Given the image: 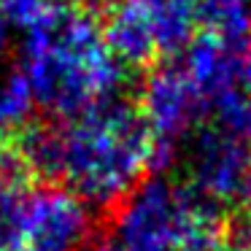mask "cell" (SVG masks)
Instances as JSON below:
<instances>
[{"mask_svg": "<svg viewBox=\"0 0 251 251\" xmlns=\"http://www.w3.org/2000/svg\"><path fill=\"white\" fill-rule=\"evenodd\" d=\"M22 57L35 103L62 119L114 98L125 81V65L105 46L103 19L81 0H54L27 30Z\"/></svg>", "mask_w": 251, "mask_h": 251, "instance_id": "6da1fadb", "label": "cell"}, {"mask_svg": "<svg viewBox=\"0 0 251 251\" xmlns=\"http://www.w3.org/2000/svg\"><path fill=\"white\" fill-rule=\"evenodd\" d=\"M154 170V138L138 103L119 95L60 125V181L87 205L116 208Z\"/></svg>", "mask_w": 251, "mask_h": 251, "instance_id": "7a4b0ae2", "label": "cell"}, {"mask_svg": "<svg viewBox=\"0 0 251 251\" xmlns=\"http://www.w3.org/2000/svg\"><path fill=\"white\" fill-rule=\"evenodd\" d=\"M138 108L154 138V170H165L173 162L178 143L195 127L197 116L205 114L184 68L170 62L154 65L146 73Z\"/></svg>", "mask_w": 251, "mask_h": 251, "instance_id": "3957f363", "label": "cell"}, {"mask_svg": "<svg viewBox=\"0 0 251 251\" xmlns=\"http://www.w3.org/2000/svg\"><path fill=\"white\" fill-rule=\"evenodd\" d=\"M186 184L229 211L240 205L251 208V149L224 127H205L197 132L192 146V168Z\"/></svg>", "mask_w": 251, "mask_h": 251, "instance_id": "277c9868", "label": "cell"}, {"mask_svg": "<svg viewBox=\"0 0 251 251\" xmlns=\"http://www.w3.org/2000/svg\"><path fill=\"white\" fill-rule=\"evenodd\" d=\"M92 235V213L78 195L62 186H35L27 208L25 246L41 251H78Z\"/></svg>", "mask_w": 251, "mask_h": 251, "instance_id": "5b68a950", "label": "cell"}, {"mask_svg": "<svg viewBox=\"0 0 251 251\" xmlns=\"http://www.w3.org/2000/svg\"><path fill=\"white\" fill-rule=\"evenodd\" d=\"M103 38L125 68L151 71L159 60L146 0H111L103 17Z\"/></svg>", "mask_w": 251, "mask_h": 251, "instance_id": "8992f818", "label": "cell"}, {"mask_svg": "<svg viewBox=\"0 0 251 251\" xmlns=\"http://www.w3.org/2000/svg\"><path fill=\"white\" fill-rule=\"evenodd\" d=\"M243 51L246 49L229 46L208 33L195 35V41L186 46V57L181 68H184L186 78H189L192 89L197 92L205 111H211V105L224 92L238 87Z\"/></svg>", "mask_w": 251, "mask_h": 251, "instance_id": "52a82bcc", "label": "cell"}, {"mask_svg": "<svg viewBox=\"0 0 251 251\" xmlns=\"http://www.w3.org/2000/svg\"><path fill=\"white\" fill-rule=\"evenodd\" d=\"M151 14L154 41L159 57H176L197 35V17L192 0H146Z\"/></svg>", "mask_w": 251, "mask_h": 251, "instance_id": "ba28073f", "label": "cell"}, {"mask_svg": "<svg viewBox=\"0 0 251 251\" xmlns=\"http://www.w3.org/2000/svg\"><path fill=\"white\" fill-rule=\"evenodd\" d=\"M200 33L246 49L251 44V0H192Z\"/></svg>", "mask_w": 251, "mask_h": 251, "instance_id": "9c48e42d", "label": "cell"}, {"mask_svg": "<svg viewBox=\"0 0 251 251\" xmlns=\"http://www.w3.org/2000/svg\"><path fill=\"white\" fill-rule=\"evenodd\" d=\"M33 184L0 173V251H19L27 238Z\"/></svg>", "mask_w": 251, "mask_h": 251, "instance_id": "30bf717a", "label": "cell"}, {"mask_svg": "<svg viewBox=\"0 0 251 251\" xmlns=\"http://www.w3.org/2000/svg\"><path fill=\"white\" fill-rule=\"evenodd\" d=\"M33 105L35 98L22 68L0 71V141L17 135L22 127L30 125Z\"/></svg>", "mask_w": 251, "mask_h": 251, "instance_id": "8fae6325", "label": "cell"}, {"mask_svg": "<svg viewBox=\"0 0 251 251\" xmlns=\"http://www.w3.org/2000/svg\"><path fill=\"white\" fill-rule=\"evenodd\" d=\"M54 0H0V14L8 25L19 30H33L41 19L46 17V11L51 8Z\"/></svg>", "mask_w": 251, "mask_h": 251, "instance_id": "7c38bea8", "label": "cell"}, {"mask_svg": "<svg viewBox=\"0 0 251 251\" xmlns=\"http://www.w3.org/2000/svg\"><path fill=\"white\" fill-rule=\"evenodd\" d=\"M238 87H240V92L246 95V100H249V105H251V44L246 46L243 60H240V78H238Z\"/></svg>", "mask_w": 251, "mask_h": 251, "instance_id": "4fadbf2b", "label": "cell"}, {"mask_svg": "<svg viewBox=\"0 0 251 251\" xmlns=\"http://www.w3.org/2000/svg\"><path fill=\"white\" fill-rule=\"evenodd\" d=\"M8 35H11V25H8L6 19H3V14H0V51H6Z\"/></svg>", "mask_w": 251, "mask_h": 251, "instance_id": "5bb4252c", "label": "cell"}, {"mask_svg": "<svg viewBox=\"0 0 251 251\" xmlns=\"http://www.w3.org/2000/svg\"><path fill=\"white\" fill-rule=\"evenodd\" d=\"M19 251H41V249H33V246H22Z\"/></svg>", "mask_w": 251, "mask_h": 251, "instance_id": "9a60e30c", "label": "cell"}]
</instances>
